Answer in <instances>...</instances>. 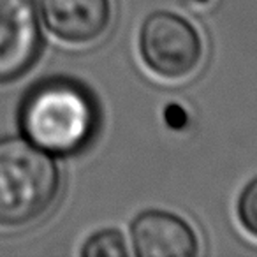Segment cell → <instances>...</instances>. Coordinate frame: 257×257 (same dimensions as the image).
<instances>
[{
    "mask_svg": "<svg viewBox=\"0 0 257 257\" xmlns=\"http://www.w3.org/2000/svg\"><path fill=\"white\" fill-rule=\"evenodd\" d=\"M95 127L97 109L92 97L72 81H46L36 86L23 102V133L44 152L74 154L90 143Z\"/></svg>",
    "mask_w": 257,
    "mask_h": 257,
    "instance_id": "cell-1",
    "label": "cell"
},
{
    "mask_svg": "<svg viewBox=\"0 0 257 257\" xmlns=\"http://www.w3.org/2000/svg\"><path fill=\"white\" fill-rule=\"evenodd\" d=\"M60 175L44 150L29 140L0 141V227H23L51 210Z\"/></svg>",
    "mask_w": 257,
    "mask_h": 257,
    "instance_id": "cell-2",
    "label": "cell"
},
{
    "mask_svg": "<svg viewBox=\"0 0 257 257\" xmlns=\"http://www.w3.org/2000/svg\"><path fill=\"white\" fill-rule=\"evenodd\" d=\"M238 217L241 225L257 238V178L246 185L238 203Z\"/></svg>",
    "mask_w": 257,
    "mask_h": 257,
    "instance_id": "cell-8",
    "label": "cell"
},
{
    "mask_svg": "<svg viewBox=\"0 0 257 257\" xmlns=\"http://www.w3.org/2000/svg\"><path fill=\"white\" fill-rule=\"evenodd\" d=\"M48 29L71 44H90L107 30L109 0H37Z\"/></svg>",
    "mask_w": 257,
    "mask_h": 257,
    "instance_id": "cell-5",
    "label": "cell"
},
{
    "mask_svg": "<svg viewBox=\"0 0 257 257\" xmlns=\"http://www.w3.org/2000/svg\"><path fill=\"white\" fill-rule=\"evenodd\" d=\"M83 257H125L127 246L120 231L106 229L95 232L81 248Z\"/></svg>",
    "mask_w": 257,
    "mask_h": 257,
    "instance_id": "cell-7",
    "label": "cell"
},
{
    "mask_svg": "<svg viewBox=\"0 0 257 257\" xmlns=\"http://www.w3.org/2000/svg\"><path fill=\"white\" fill-rule=\"evenodd\" d=\"M131 234L140 257H192L197 253L194 229L168 211H145L134 220Z\"/></svg>",
    "mask_w": 257,
    "mask_h": 257,
    "instance_id": "cell-6",
    "label": "cell"
},
{
    "mask_svg": "<svg viewBox=\"0 0 257 257\" xmlns=\"http://www.w3.org/2000/svg\"><path fill=\"white\" fill-rule=\"evenodd\" d=\"M140 51L148 69L157 76L180 79L197 69L203 43L185 18L173 13H155L141 29Z\"/></svg>",
    "mask_w": 257,
    "mask_h": 257,
    "instance_id": "cell-3",
    "label": "cell"
},
{
    "mask_svg": "<svg viewBox=\"0 0 257 257\" xmlns=\"http://www.w3.org/2000/svg\"><path fill=\"white\" fill-rule=\"evenodd\" d=\"M41 48L34 0H0V83L25 74Z\"/></svg>",
    "mask_w": 257,
    "mask_h": 257,
    "instance_id": "cell-4",
    "label": "cell"
}]
</instances>
